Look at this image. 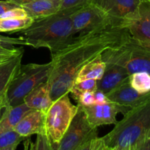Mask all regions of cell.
Here are the masks:
<instances>
[{"mask_svg":"<svg viewBox=\"0 0 150 150\" xmlns=\"http://www.w3.org/2000/svg\"><path fill=\"white\" fill-rule=\"evenodd\" d=\"M125 28L110 27L83 36H76L63 49L51 54V73L48 79L51 100L69 92L81 69L108 48L120 45L128 35Z\"/></svg>","mask_w":150,"mask_h":150,"instance_id":"1","label":"cell"},{"mask_svg":"<svg viewBox=\"0 0 150 150\" xmlns=\"http://www.w3.org/2000/svg\"><path fill=\"white\" fill-rule=\"evenodd\" d=\"M79 7L60 10L51 16L34 19L29 27L18 32L21 45L46 48L51 54L67 47L76 37L71 16Z\"/></svg>","mask_w":150,"mask_h":150,"instance_id":"2","label":"cell"},{"mask_svg":"<svg viewBox=\"0 0 150 150\" xmlns=\"http://www.w3.org/2000/svg\"><path fill=\"white\" fill-rule=\"evenodd\" d=\"M150 133V98L132 108L117 122L111 132L102 137L112 150L132 148Z\"/></svg>","mask_w":150,"mask_h":150,"instance_id":"3","label":"cell"},{"mask_svg":"<svg viewBox=\"0 0 150 150\" xmlns=\"http://www.w3.org/2000/svg\"><path fill=\"white\" fill-rule=\"evenodd\" d=\"M105 63H112L126 69L130 75L144 72L150 75V44L137 42L127 35L120 44L101 54Z\"/></svg>","mask_w":150,"mask_h":150,"instance_id":"4","label":"cell"},{"mask_svg":"<svg viewBox=\"0 0 150 150\" xmlns=\"http://www.w3.org/2000/svg\"><path fill=\"white\" fill-rule=\"evenodd\" d=\"M51 68V62L44 64H21L7 92L9 106H16L23 103L25 97L32 89L48 81Z\"/></svg>","mask_w":150,"mask_h":150,"instance_id":"5","label":"cell"},{"mask_svg":"<svg viewBox=\"0 0 150 150\" xmlns=\"http://www.w3.org/2000/svg\"><path fill=\"white\" fill-rule=\"evenodd\" d=\"M79 106L72 103L69 92L53 102L45 117V134L54 148L58 144L73 117Z\"/></svg>","mask_w":150,"mask_h":150,"instance_id":"6","label":"cell"},{"mask_svg":"<svg viewBox=\"0 0 150 150\" xmlns=\"http://www.w3.org/2000/svg\"><path fill=\"white\" fill-rule=\"evenodd\" d=\"M71 18L76 36H83L110 27H120L105 12L90 3L73 12Z\"/></svg>","mask_w":150,"mask_h":150,"instance_id":"7","label":"cell"},{"mask_svg":"<svg viewBox=\"0 0 150 150\" xmlns=\"http://www.w3.org/2000/svg\"><path fill=\"white\" fill-rule=\"evenodd\" d=\"M79 108L55 150H76L92 139L98 137V128L88 122L83 108Z\"/></svg>","mask_w":150,"mask_h":150,"instance_id":"8","label":"cell"},{"mask_svg":"<svg viewBox=\"0 0 150 150\" xmlns=\"http://www.w3.org/2000/svg\"><path fill=\"white\" fill-rule=\"evenodd\" d=\"M125 28L131 38L144 44H150V1L143 0L136 11L123 21Z\"/></svg>","mask_w":150,"mask_h":150,"instance_id":"9","label":"cell"},{"mask_svg":"<svg viewBox=\"0 0 150 150\" xmlns=\"http://www.w3.org/2000/svg\"><path fill=\"white\" fill-rule=\"evenodd\" d=\"M143 0H89L122 27L123 21L130 17Z\"/></svg>","mask_w":150,"mask_h":150,"instance_id":"10","label":"cell"},{"mask_svg":"<svg viewBox=\"0 0 150 150\" xmlns=\"http://www.w3.org/2000/svg\"><path fill=\"white\" fill-rule=\"evenodd\" d=\"M81 107L83 108L89 124L95 128L107 125H115L117 122V114L119 113L124 114L122 108L111 101L103 104Z\"/></svg>","mask_w":150,"mask_h":150,"instance_id":"11","label":"cell"},{"mask_svg":"<svg viewBox=\"0 0 150 150\" xmlns=\"http://www.w3.org/2000/svg\"><path fill=\"white\" fill-rule=\"evenodd\" d=\"M106 95L109 101L122 108L124 114L150 98V92L146 94L138 92L130 86L129 79L107 93Z\"/></svg>","mask_w":150,"mask_h":150,"instance_id":"12","label":"cell"},{"mask_svg":"<svg viewBox=\"0 0 150 150\" xmlns=\"http://www.w3.org/2000/svg\"><path fill=\"white\" fill-rule=\"evenodd\" d=\"M23 54H21L0 64V108L9 106L7 92L21 65Z\"/></svg>","mask_w":150,"mask_h":150,"instance_id":"13","label":"cell"},{"mask_svg":"<svg viewBox=\"0 0 150 150\" xmlns=\"http://www.w3.org/2000/svg\"><path fill=\"white\" fill-rule=\"evenodd\" d=\"M45 114L42 111L32 109L25 114L14 130L24 138L45 133Z\"/></svg>","mask_w":150,"mask_h":150,"instance_id":"14","label":"cell"},{"mask_svg":"<svg viewBox=\"0 0 150 150\" xmlns=\"http://www.w3.org/2000/svg\"><path fill=\"white\" fill-rule=\"evenodd\" d=\"M105 72L98 81V89L107 94L128 80L130 74L125 68L112 63H105Z\"/></svg>","mask_w":150,"mask_h":150,"instance_id":"15","label":"cell"},{"mask_svg":"<svg viewBox=\"0 0 150 150\" xmlns=\"http://www.w3.org/2000/svg\"><path fill=\"white\" fill-rule=\"evenodd\" d=\"M23 103L31 109L38 110L46 114L48 108L53 103L48 81L40 83L32 89L25 97Z\"/></svg>","mask_w":150,"mask_h":150,"instance_id":"16","label":"cell"},{"mask_svg":"<svg viewBox=\"0 0 150 150\" xmlns=\"http://www.w3.org/2000/svg\"><path fill=\"white\" fill-rule=\"evenodd\" d=\"M62 0H34L21 6L28 16L33 19L51 16L61 9Z\"/></svg>","mask_w":150,"mask_h":150,"instance_id":"17","label":"cell"},{"mask_svg":"<svg viewBox=\"0 0 150 150\" xmlns=\"http://www.w3.org/2000/svg\"><path fill=\"white\" fill-rule=\"evenodd\" d=\"M31 110L24 103L16 106L7 107L0 120V134L14 129L25 114Z\"/></svg>","mask_w":150,"mask_h":150,"instance_id":"18","label":"cell"},{"mask_svg":"<svg viewBox=\"0 0 150 150\" xmlns=\"http://www.w3.org/2000/svg\"><path fill=\"white\" fill-rule=\"evenodd\" d=\"M106 64L103 60L101 54L85 64L78 73L73 83H79L84 80L93 79L98 81L105 72Z\"/></svg>","mask_w":150,"mask_h":150,"instance_id":"19","label":"cell"},{"mask_svg":"<svg viewBox=\"0 0 150 150\" xmlns=\"http://www.w3.org/2000/svg\"><path fill=\"white\" fill-rule=\"evenodd\" d=\"M34 19L30 17L24 18H0V32H16L29 27Z\"/></svg>","mask_w":150,"mask_h":150,"instance_id":"20","label":"cell"},{"mask_svg":"<svg viewBox=\"0 0 150 150\" xmlns=\"http://www.w3.org/2000/svg\"><path fill=\"white\" fill-rule=\"evenodd\" d=\"M130 84L133 89L141 94L150 92V75L144 72L134 73L129 77Z\"/></svg>","mask_w":150,"mask_h":150,"instance_id":"21","label":"cell"},{"mask_svg":"<svg viewBox=\"0 0 150 150\" xmlns=\"http://www.w3.org/2000/svg\"><path fill=\"white\" fill-rule=\"evenodd\" d=\"M98 81L93 79L84 80L79 83H73L69 90V93H70L74 98V100H77L79 97L82 93L86 92H95L98 89Z\"/></svg>","mask_w":150,"mask_h":150,"instance_id":"22","label":"cell"},{"mask_svg":"<svg viewBox=\"0 0 150 150\" xmlns=\"http://www.w3.org/2000/svg\"><path fill=\"white\" fill-rule=\"evenodd\" d=\"M25 139L26 138L18 134L14 129L4 132L0 134V149L13 145H18Z\"/></svg>","mask_w":150,"mask_h":150,"instance_id":"23","label":"cell"},{"mask_svg":"<svg viewBox=\"0 0 150 150\" xmlns=\"http://www.w3.org/2000/svg\"><path fill=\"white\" fill-rule=\"evenodd\" d=\"M23 53L22 47H14L12 45L0 43V64Z\"/></svg>","mask_w":150,"mask_h":150,"instance_id":"24","label":"cell"},{"mask_svg":"<svg viewBox=\"0 0 150 150\" xmlns=\"http://www.w3.org/2000/svg\"><path fill=\"white\" fill-rule=\"evenodd\" d=\"M35 150H55L48 140L45 133L37 135Z\"/></svg>","mask_w":150,"mask_h":150,"instance_id":"25","label":"cell"},{"mask_svg":"<svg viewBox=\"0 0 150 150\" xmlns=\"http://www.w3.org/2000/svg\"><path fill=\"white\" fill-rule=\"evenodd\" d=\"M26 17L29 16L24 9L21 7H18L3 13L0 16V18H24Z\"/></svg>","mask_w":150,"mask_h":150,"instance_id":"26","label":"cell"},{"mask_svg":"<svg viewBox=\"0 0 150 150\" xmlns=\"http://www.w3.org/2000/svg\"><path fill=\"white\" fill-rule=\"evenodd\" d=\"M78 105L80 106H89L95 104L94 92H86L82 93L77 99Z\"/></svg>","mask_w":150,"mask_h":150,"instance_id":"27","label":"cell"},{"mask_svg":"<svg viewBox=\"0 0 150 150\" xmlns=\"http://www.w3.org/2000/svg\"><path fill=\"white\" fill-rule=\"evenodd\" d=\"M103 144L102 138L97 137L86 142L76 150H98Z\"/></svg>","mask_w":150,"mask_h":150,"instance_id":"28","label":"cell"},{"mask_svg":"<svg viewBox=\"0 0 150 150\" xmlns=\"http://www.w3.org/2000/svg\"><path fill=\"white\" fill-rule=\"evenodd\" d=\"M89 0H62V6L60 10H65V9H71L75 7H81L88 4Z\"/></svg>","mask_w":150,"mask_h":150,"instance_id":"29","label":"cell"},{"mask_svg":"<svg viewBox=\"0 0 150 150\" xmlns=\"http://www.w3.org/2000/svg\"><path fill=\"white\" fill-rule=\"evenodd\" d=\"M131 150H150V133L132 147Z\"/></svg>","mask_w":150,"mask_h":150,"instance_id":"30","label":"cell"},{"mask_svg":"<svg viewBox=\"0 0 150 150\" xmlns=\"http://www.w3.org/2000/svg\"><path fill=\"white\" fill-rule=\"evenodd\" d=\"M94 97H95V104H103L109 102L106 94L98 89L94 92Z\"/></svg>","mask_w":150,"mask_h":150,"instance_id":"31","label":"cell"},{"mask_svg":"<svg viewBox=\"0 0 150 150\" xmlns=\"http://www.w3.org/2000/svg\"><path fill=\"white\" fill-rule=\"evenodd\" d=\"M20 7V6L16 5V4H13V3L6 1V0H4V1H1V0H0V16H1L3 13H5V12L11 10V9L16 8V7Z\"/></svg>","mask_w":150,"mask_h":150,"instance_id":"32","label":"cell"},{"mask_svg":"<svg viewBox=\"0 0 150 150\" xmlns=\"http://www.w3.org/2000/svg\"><path fill=\"white\" fill-rule=\"evenodd\" d=\"M0 43L4 44V45H21V40L18 38H10L7 37H4L0 35Z\"/></svg>","mask_w":150,"mask_h":150,"instance_id":"33","label":"cell"},{"mask_svg":"<svg viewBox=\"0 0 150 150\" xmlns=\"http://www.w3.org/2000/svg\"><path fill=\"white\" fill-rule=\"evenodd\" d=\"M23 150H35V142H32L30 137H27L23 141Z\"/></svg>","mask_w":150,"mask_h":150,"instance_id":"34","label":"cell"},{"mask_svg":"<svg viewBox=\"0 0 150 150\" xmlns=\"http://www.w3.org/2000/svg\"><path fill=\"white\" fill-rule=\"evenodd\" d=\"M6 1H10V2L13 3V4H15L16 5L21 7L23 4H26L27 3L31 2V1H34V0H6Z\"/></svg>","mask_w":150,"mask_h":150,"instance_id":"35","label":"cell"},{"mask_svg":"<svg viewBox=\"0 0 150 150\" xmlns=\"http://www.w3.org/2000/svg\"><path fill=\"white\" fill-rule=\"evenodd\" d=\"M18 145H13V146H8L7 148H4V149H1L0 150H16V148H17Z\"/></svg>","mask_w":150,"mask_h":150,"instance_id":"36","label":"cell"},{"mask_svg":"<svg viewBox=\"0 0 150 150\" xmlns=\"http://www.w3.org/2000/svg\"><path fill=\"white\" fill-rule=\"evenodd\" d=\"M98 150H112V149H110V148H108V146H105V144H104V142H103V145L100 146V147L99 148V149H98Z\"/></svg>","mask_w":150,"mask_h":150,"instance_id":"37","label":"cell"},{"mask_svg":"<svg viewBox=\"0 0 150 150\" xmlns=\"http://www.w3.org/2000/svg\"><path fill=\"white\" fill-rule=\"evenodd\" d=\"M123 150H131V148H129V149H125Z\"/></svg>","mask_w":150,"mask_h":150,"instance_id":"38","label":"cell"},{"mask_svg":"<svg viewBox=\"0 0 150 150\" xmlns=\"http://www.w3.org/2000/svg\"><path fill=\"white\" fill-rule=\"evenodd\" d=\"M149 1H150V0H149Z\"/></svg>","mask_w":150,"mask_h":150,"instance_id":"39","label":"cell"}]
</instances>
